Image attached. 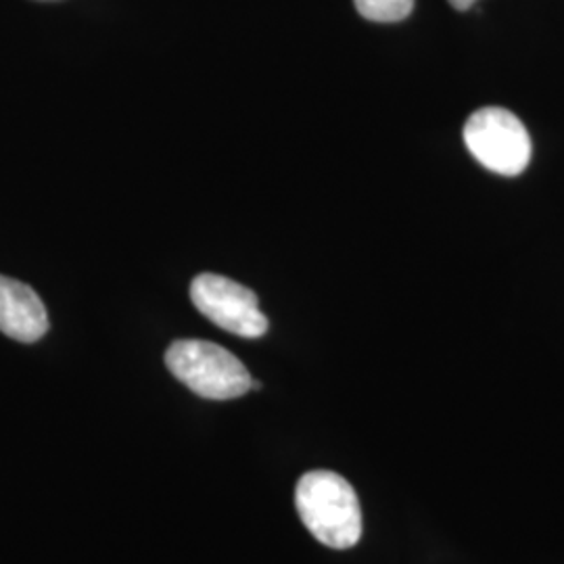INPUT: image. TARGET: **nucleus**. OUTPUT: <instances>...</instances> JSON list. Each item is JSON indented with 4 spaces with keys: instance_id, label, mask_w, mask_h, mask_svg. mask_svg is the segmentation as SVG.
<instances>
[{
    "instance_id": "0eeeda50",
    "label": "nucleus",
    "mask_w": 564,
    "mask_h": 564,
    "mask_svg": "<svg viewBox=\"0 0 564 564\" xmlns=\"http://www.w3.org/2000/svg\"><path fill=\"white\" fill-rule=\"evenodd\" d=\"M475 2H477V0H449V4H452L454 9H458V11L470 9Z\"/></svg>"
},
{
    "instance_id": "39448f33",
    "label": "nucleus",
    "mask_w": 564,
    "mask_h": 564,
    "mask_svg": "<svg viewBox=\"0 0 564 564\" xmlns=\"http://www.w3.org/2000/svg\"><path fill=\"white\" fill-rule=\"evenodd\" d=\"M48 330V314L39 293L23 282L0 276V333L20 343H36Z\"/></svg>"
},
{
    "instance_id": "20e7f679",
    "label": "nucleus",
    "mask_w": 564,
    "mask_h": 564,
    "mask_svg": "<svg viewBox=\"0 0 564 564\" xmlns=\"http://www.w3.org/2000/svg\"><path fill=\"white\" fill-rule=\"evenodd\" d=\"M191 302L209 323L242 339H260L268 333V318L258 295L239 282L205 272L191 284Z\"/></svg>"
},
{
    "instance_id": "423d86ee",
    "label": "nucleus",
    "mask_w": 564,
    "mask_h": 564,
    "mask_svg": "<svg viewBox=\"0 0 564 564\" xmlns=\"http://www.w3.org/2000/svg\"><path fill=\"white\" fill-rule=\"evenodd\" d=\"M364 20L395 23L412 13L414 0H354Z\"/></svg>"
},
{
    "instance_id": "7ed1b4c3",
    "label": "nucleus",
    "mask_w": 564,
    "mask_h": 564,
    "mask_svg": "<svg viewBox=\"0 0 564 564\" xmlns=\"http://www.w3.org/2000/svg\"><path fill=\"white\" fill-rule=\"evenodd\" d=\"M473 158L502 176H519L531 162V137L512 111L505 107L477 109L463 130Z\"/></svg>"
},
{
    "instance_id": "f03ea898",
    "label": "nucleus",
    "mask_w": 564,
    "mask_h": 564,
    "mask_svg": "<svg viewBox=\"0 0 564 564\" xmlns=\"http://www.w3.org/2000/svg\"><path fill=\"white\" fill-rule=\"evenodd\" d=\"M167 370L205 400H237L251 389L245 364L220 345L199 339L174 341L165 351Z\"/></svg>"
},
{
    "instance_id": "f257e3e1",
    "label": "nucleus",
    "mask_w": 564,
    "mask_h": 564,
    "mask_svg": "<svg viewBox=\"0 0 564 564\" xmlns=\"http://www.w3.org/2000/svg\"><path fill=\"white\" fill-rule=\"evenodd\" d=\"M305 529L326 547L347 550L362 538V508L356 489L333 470L305 473L295 487Z\"/></svg>"
}]
</instances>
